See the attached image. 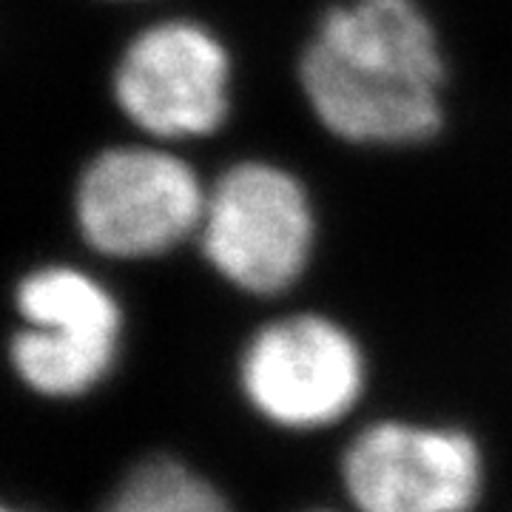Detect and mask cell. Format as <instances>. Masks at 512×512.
<instances>
[{"instance_id":"obj_2","label":"cell","mask_w":512,"mask_h":512,"mask_svg":"<svg viewBox=\"0 0 512 512\" xmlns=\"http://www.w3.org/2000/svg\"><path fill=\"white\" fill-rule=\"evenodd\" d=\"M336 484L353 512H478L490 458L464 424L382 416L350 433Z\"/></svg>"},{"instance_id":"obj_5","label":"cell","mask_w":512,"mask_h":512,"mask_svg":"<svg viewBox=\"0 0 512 512\" xmlns=\"http://www.w3.org/2000/svg\"><path fill=\"white\" fill-rule=\"evenodd\" d=\"M205 197L208 191L183 157L163 148H109L80 174L74 217L94 251L146 259L200 234Z\"/></svg>"},{"instance_id":"obj_9","label":"cell","mask_w":512,"mask_h":512,"mask_svg":"<svg viewBox=\"0 0 512 512\" xmlns=\"http://www.w3.org/2000/svg\"><path fill=\"white\" fill-rule=\"evenodd\" d=\"M15 308L29 328L117 342L123 336V311L109 288L63 265L40 268L26 276L15 293Z\"/></svg>"},{"instance_id":"obj_6","label":"cell","mask_w":512,"mask_h":512,"mask_svg":"<svg viewBox=\"0 0 512 512\" xmlns=\"http://www.w3.org/2000/svg\"><path fill=\"white\" fill-rule=\"evenodd\" d=\"M114 97L151 137H205L228 117L231 57L200 23L165 20L128 43L114 69Z\"/></svg>"},{"instance_id":"obj_3","label":"cell","mask_w":512,"mask_h":512,"mask_svg":"<svg viewBox=\"0 0 512 512\" xmlns=\"http://www.w3.org/2000/svg\"><path fill=\"white\" fill-rule=\"evenodd\" d=\"M367 356L345 325L293 313L256 330L237 362V387L256 421L285 436L328 433L359 410Z\"/></svg>"},{"instance_id":"obj_11","label":"cell","mask_w":512,"mask_h":512,"mask_svg":"<svg viewBox=\"0 0 512 512\" xmlns=\"http://www.w3.org/2000/svg\"><path fill=\"white\" fill-rule=\"evenodd\" d=\"M0 512H46V510H37L32 504H3Z\"/></svg>"},{"instance_id":"obj_4","label":"cell","mask_w":512,"mask_h":512,"mask_svg":"<svg viewBox=\"0 0 512 512\" xmlns=\"http://www.w3.org/2000/svg\"><path fill=\"white\" fill-rule=\"evenodd\" d=\"M313 237L308 191L279 165H234L205 197L202 251L239 291L254 296L288 291L308 268Z\"/></svg>"},{"instance_id":"obj_7","label":"cell","mask_w":512,"mask_h":512,"mask_svg":"<svg viewBox=\"0 0 512 512\" xmlns=\"http://www.w3.org/2000/svg\"><path fill=\"white\" fill-rule=\"evenodd\" d=\"M120 359L117 339L74 336L57 330H15L9 342L12 373L32 396L49 402H77L109 382Z\"/></svg>"},{"instance_id":"obj_8","label":"cell","mask_w":512,"mask_h":512,"mask_svg":"<svg viewBox=\"0 0 512 512\" xmlns=\"http://www.w3.org/2000/svg\"><path fill=\"white\" fill-rule=\"evenodd\" d=\"M94 512H239V507L194 461L157 450L131 461Z\"/></svg>"},{"instance_id":"obj_10","label":"cell","mask_w":512,"mask_h":512,"mask_svg":"<svg viewBox=\"0 0 512 512\" xmlns=\"http://www.w3.org/2000/svg\"><path fill=\"white\" fill-rule=\"evenodd\" d=\"M296 512H353L350 507H345V504H313V507H302V510Z\"/></svg>"},{"instance_id":"obj_1","label":"cell","mask_w":512,"mask_h":512,"mask_svg":"<svg viewBox=\"0 0 512 512\" xmlns=\"http://www.w3.org/2000/svg\"><path fill=\"white\" fill-rule=\"evenodd\" d=\"M319 123L362 146H416L444 123V57L416 0L333 6L299 60Z\"/></svg>"}]
</instances>
